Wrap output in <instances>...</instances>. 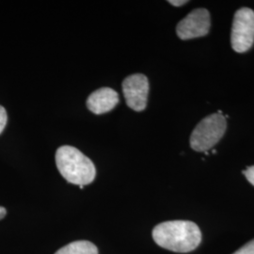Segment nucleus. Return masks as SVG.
Segmentation results:
<instances>
[{"instance_id":"obj_12","label":"nucleus","mask_w":254,"mask_h":254,"mask_svg":"<svg viewBox=\"0 0 254 254\" xmlns=\"http://www.w3.org/2000/svg\"><path fill=\"white\" fill-rule=\"evenodd\" d=\"M189 1H186V0H179V1H177V0H171V1H169L170 4H172L173 6H175V7H180V6L185 5Z\"/></svg>"},{"instance_id":"obj_4","label":"nucleus","mask_w":254,"mask_h":254,"mask_svg":"<svg viewBox=\"0 0 254 254\" xmlns=\"http://www.w3.org/2000/svg\"><path fill=\"white\" fill-rule=\"evenodd\" d=\"M231 42L237 53H244L254 44V11L249 8L238 9L234 17Z\"/></svg>"},{"instance_id":"obj_7","label":"nucleus","mask_w":254,"mask_h":254,"mask_svg":"<svg viewBox=\"0 0 254 254\" xmlns=\"http://www.w3.org/2000/svg\"><path fill=\"white\" fill-rule=\"evenodd\" d=\"M119 103V95L110 88H101L92 92L87 100V107L92 113L100 115L109 112Z\"/></svg>"},{"instance_id":"obj_8","label":"nucleus","mask_w":254,"mask_h":254,"mask_svg":"<svg viewBox=\"0 0 254 254\" xmlns=\"http://www.w3.org/2000/svg\"><path fill=\"white\" fill-rule=\"evenodd\" d=\"M55 254H98V249L90 241L79 240L64 246Z\"/></svg>"},{"instance_id":"obj_1","label":"nucleus","mask_w":254,"mask_h":254,"mask_svg":"<svg viewBox=\"0 0 254 254\" xmlns=\"http://www.w3.org/2000/svg\"><path fill=\"white\" fill-rule=\"evenodd\" d=\"M154 242L166 250L175 253H190L201 241V233L198 225L188 220L166 221L153 230Z\"/></svg>"},{"instance_id":"obj_3","label":"nucleus","mask_w":254,"mask_h":254,"mask_svg":"<svg viewBox=\"0 0 254 254\" xmlns=\"http://www.w3.org/2000/svg\"><path fill=\"white\" fill-rule=\"evenodd\" d=\"M226 127V118L222 114L215 113L205 117L191 134V148L196 152L211 150L224 135Z\"/></svg>"},{"instance_id":"obj_13","label":"nucleus","mask_w":254,"mask_h":254,"mask_svg":"<svg viewBox=\"0 0 254 254\" xmlns=\"http://www.w3.org/2000/svg\"><path fill=\"white\" fill-rule=\"evenodd\" d=\"M6 214H7V211H6V209L4 208V207H1V206H0V219H2V218H5Z\"/></svg>"},{"instance_id":"obj_6","label":"nucleus","mask_w":254,"mask_h":254,"mask_svg":"<svg viewBox=\"0 0 254 254\" xmlns=\"http://www.w3.org/2000/svg\"><path fill=\"white\" fill-rule=\"evenodd\" d=\"M210 30V14L207 9H196L179 22L176 27L177 36L181 40L203 37Z\"/></svg>"},{"instance_id":"obj_9","label":"nucleus","mask_w":254,"mask_h":254,"mask_svg":"<svg viewBox=\"0 0 254 254\" xmlns=\"http://www.w3.org/2000/svg\"><path fill=\"white\" fill-rule=\"evenodd\" d=\"M233 254H254V239L240 248Z\"/></svg>"},{"instance_id":"obj_5","label":"nucleus","mask_w":254,"mask_h":254,"mask_svg":"<svg viewBox=\"0 0 254 254\" xmlns=\"http://www.w3.org/2000/svg\"><path fill=\"white\" fill-rule=\"evenodd\" d=\"M123 91L127 106L135 111H143L147 106L149 81L142 73L129 75L123 82Z\"/></svg>"},{"instance_id":"obj_2","label":"nucleus","mask_w":254,"mask_h":254,"mask_svg":"<svg viewBox=\"0 0 254 254\" xmlns=\"http://www.w3.org/2000/svg\"><path fill=\"white\" fill-rule=\"evenodd\" d=\"M56 165L64 179L73 185L86 186L95 179L94 164L73 146H62L57 150Z\"/></svg>"},{"instance_id":"obj_11","label":"nucleus","mask_w":254,"mask_h":254,"mask_svg":"<svg viewBox=\"0 0 254 254\" xmlns=\"http://www.w3.org/2000/svg\"><path fill=\"white\" fill-rule=\"evenodd\" d=\"M243 173L245 174L247 180L250 182L253 186H254V166L248 168L246 171L243 172Z\"/></svg>"},{"instance_id":"obj_10","label":"nucleus","mask_w":254,"mask_h":254,"mask_svg":"<svg viewBox=\"0 0 254 254\" xmlns=\"http://www.w3.org/2000/svg\"><path fill=\"white\" fill-rule=\"evenodd\" d=\"M8 121V115L6 112V109H4L2 106H0V134L3 132L4 128L7 125Z\"/></svg>"},{"instance_id":"obj_14","label":"nucleus","mask_w":254,"mask_h":254,"mask_svg":"<svg viewBox=\"0 0 254 254\" xmlns=\"http://www.w3.org/2000/svg\"><path fill=\"white\" fill-rule=\"evenodd\" d=\"M79 188H80V190H83V189H84V186H79Z\"/></svg>"}]
</instances>
